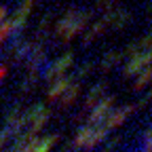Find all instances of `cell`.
<instances>
[{"label": "cell", "instance_id": "cell-10", "mask_svg": "<svg viewBox=\"0 0 152 152\" xmlns=\"http://www.w3.org/2000/svg\"><path fill=\"white\" fill-rule=\"evenodd\" d=\"M106 28H108V21L102 17L99 21H95V23H93V28L87 32V36H83V45H89V42L93 40V38H95V36H99V34H102Z\"/></svg>", "mask_w": 152, "mask_h": 152}, {"label": "cell", "instance_id": "cell-20", "mask_svg": "<svg viewBox=\"0 0 152 152\" xmlns=\"http://www.w3.org/2000/svg\"><path fill=\"white\" fill-rule=\"evenodd\" d=\"M112 4V0H97V7L99 9H106V7H110Z\"/></svg>", "mask_w": 152, "mask_h": 152}, {"label": "cell", "instance_id": "cell-4", "mask_svg": "<svg viewBox=\"0 0 152 152\" xmlns=\"http://www.w3.org/2000/svg\"><path fill=\"white\" fill-rule=\"evenodd\" d=\"M70 85H72V78H70L68 74H66V76H59V78H55L53 85L47 89V97H49V99H57V97H59V95H61Z\"/></svg>", "mask_w": 152, "mask_h": 152}, {"label": "cell", "instance_id": "cell-12", "mask_svg": "<svg viewBox=\"0 0 152 152\" xmlns=\"http://www.w3.org/2000/svg\"><path fill=\"white\" fill-rule=\"evenodd\" d=\"M150 78H152V68L148 66V68H144V70H142L140 78L135 80V85H133V89H135V91H137V89H144V87L148 85V80H150Z\"/></svg>", "mask_w": 152, "mask_h": 152}, {"label": "cell", "instance_id": "cell-17", "mask_svg": "<svg viewBox=\"0 0 152 152\" xmlns=\"http://www.w3.org/2000/svg\"><path fill=\"white\" fill-rule=\"evenodd\" d=\"M32 4H34V0H21V4H19V11L30 13V11H32Z\"/></svg>", "mask_w": 152, "mask_h": 152}, {"label": "cell", "instance_id": "cell-21", "mask_svg": "<svg viewBox=\"0 0 152 152\" xmlns=\"http://www.w3.org/2000/svg\"><path fill=\"white\" fill-rule=\"evenodd\" d=\"M7 19V7H0V23Z\"/></svg>", "mask_w": 152, "mask_h": 152}, {"label": "cell", "instance_id": "cell-3", "mask_svg": "<svg viewBox=\"0 0 152 152\" xmlns=\"http://www.w3.org/2000/svg\"><path fill=\"white\" fill-rule=\"evenodd\" d=\"M133 110H135V106H121V108H116V110H112L108 116H106V121H102V123H104L108 129H114V127H118Z\"/></svg>", "mask_w": 152, "mask_h": 152}, {"label": "cell", "instance_id": "cell-15", "mask_svg": "<svg viewBox=\"0 0 152 152\" xmlns=\"http://www.w3.org/2000/svg\"><path fill=\"white\" fill-rule=\"evenodd\" d=\"M19 114H21V106L19 104H15L9 112H7V125H13L17 118H19Z\"/></svg>", "mask_w": 152, "mask_h": 152}, {"label": "cell", "instance_id": "cell-18", "mask_svg": "<svg viewBox=\"0 0 152 152\" xmlns=\"http://www.w3.org/2000/svg\"><path fill=\"white\" fill-rule=\"evenodd\" d=\"M118 142H121L118 137H114V140H110V142L106 144V152H114V148L118 146Z\"/></svg>", "mask_w": 152, "mask_h": 152}, {"label": "cell", "instance_id": "cell-7", "mask_svg": "<svg viewBox=\"0 0 152 152\" xmlns=\"http://www.w3.org/2000/svg\"><path fill=\"white\" fill-rule=\"evenodd\" d=\"M78 93H80V85L78 83H72L64 93H61V108H68L76 102V97H78Z\"/></svg>", "mask_w": 152, "mask_h": 152}, {"label": "cell", "instance_id": "cell-8", "mask_svg": "<svg viewBox=\"0 0 152 152\" xmlns=\"http://www.w3.org/2000/svg\"><path fill=\"white\" fill-rule=\"evenodd\" d=\"M72 61H74V53H64L59 59H55L53 61V70H55V76L57 74H64V72H68V68L72 66Z\"/></svg>", "mask_w": 152, "mask_h": 152}, {"label": "cell", "instance_id": "cell-19", "mask_svg": "<svg viewBox=\"0 0 152 152\" xmlns=\"http://www.w3.org/2000/svg\"><path fill=\"white\" fill-rule=\"evenodd\" d=\"M148 102H150V93H146V95H144V97L140 99V104H137V106H140V108H144V106H146Z\"/></svg>", "mask_w": 152, "mask_h": 152}, {"label": "cell", "instance_id": "cell-14", "mask_svg": "<svg viewBox=\"0 0 152 152\" xmlns=\"http://www.w3.org/2000/svg\"><path fill=\"white\" fill-rule=\"evenodd\" d=\"M36 80H38V74H36V72H30L26 78L21 80V91H30V89L36 85Z\"/></svg>", "mask_w": 152, "mask_h": 152}, {"label": "cell", "instance_id": "cell-13", "mask_svg": "<svg viewBox=\"0 0 152 152\" xmlns=\"http://www.w3.org/2000/svg\"><path fill=\"white\" fill-rule=\"evenodd\" d=\"M91 68H93V61H87V64H83V66H78V70H76V72H72V74H68V76H70V78H72V83H76V80H78V78H83V76H87Z\"/></svg>", "mask_w": 152, "mask_h": 152}, {"label": "cell", "instance_id": "cell-9", "mask_svg": "<svg viewBox=\"0 0 152 152\" xmlns=\"http://www.w3.org/2000/svg\"><path fill=\"white\" fill-rule=\"evenodd\" d=\"M129 19H131L129 11H125V9H116V11H112V21H110V26H112V28H116V30H121L123 26H127Z\"/></svg>", "mask_w": 152, "mask_h": 152}, {"label": "cell", "instance_id": "cell-1", "mask_svg": "<svg viewBox=\"0 0 152 152\" xmlns=\"http://www.w3.org/2000/svg\"><path fill=\"white\" fill-rule=\"evenodd\" d=\"M112 106H114V95H106V97H102L97 104L93 106V110L89 114V123L91 125H97V123L106 121V116L112 112Z\"/></svg>", "mask_w": 152, "mask_h": 152}, {"label": "cell", "instance_id": "cell-22", "mask_svg": "<svg viewBox=\"0 0 152 152\" xmlns=\"http://www.w3.org/2000/svg\"><path fill=\"white\" fill-rule=\"evenodd\" d=\"M4 74H7V68H4V66H0V78H2Z\"/></svg>", "mask_w": 152, "mask_h": 152}, {"label": "cell", "instance_id": "cell-16", "mask_svg": "<svg viewBox=\"0 0 152 152\" xmlns=\"http://www.w3.org/2000/svg\"><path fill=\"white\" fill-rule=\"evenodd\" d=\"M142 49H140V45H137V40H133V42H129L127 45V49H125V55H129V57H133V55H137Z\"/></svg>", "mask_w": 152, "mask_h": 152}, {"label": "cell", "instance_id": "cell-5", "mask_svg": "<svg viewBox=\"0 0 152 152\" xmlns=\"http://www.w3.org/2000/svg\"><path fill=\"white\" fill-rule=\"evenodd\" d=\"M106 83L104 80H99V83H95L93 87H91V91L87 93V99H85V106H95L102 97H104V93H106Z\"/></svg>", "mask_w": 152, "mask_h": 152}, {"label": "cell", "instance_id": "cell-23", "mask_svg": "<svg viewBox=\"0 0 152 152\" xmlns=\"http://www.w3.org/2000/svg\"><path fill=\"white\" fill-rule=\"evenodd\" d=\"M64 152H70V150H68V148H66V150H64Z\"/></svg>", "mask_w": 152, "mask_h": 152}, {"label": "cell", "instance_id": "cell-6", "mask_svg": "<svg viewBox=\"0 0 152 152\" xmlns=\"http://www.w3.org/2000/svg\"><path fill=\"white\" fill-rule=\"evenodd\" d=\"M91 133H93V127H91V125H85V127H80L78 131H76V137H74V146H78V148H85V150H89Z\"/></svg>", "mask_w": 152, "mask_h": 152}, {"label": "cell", "instance_id": "cell-2", "mask_svg": "<svg viewBox=\"0 0 152 152\" xmlns=\"http://www.w3.org/2000/svg\"><path fill=\"white\" fill-rule=\"evenodd\" d=\"M150 59H152V51H150V49H148V51H140L137 55H133L131 59H129V64L125 66V76H135V74H140L144 68L150 66Z\"/></svg>", "mask_w": 152, "mask_h": 152}, {"label": "cell", "instance_id": "cell-11", "mask_svg": "<svg viewBox=\"0 0 152 152\" xmlns=\"http://www.w3.org/2000/svg\"><path fill=\"white\" fill-rule=\"evenodd\" d=\"M121 57H123V53H116V51H108L106 55H104V59H102V70H110L116 61H121Z\"/></svg>", "mask_w": 152, "mask_h": 152}]
</instances>
